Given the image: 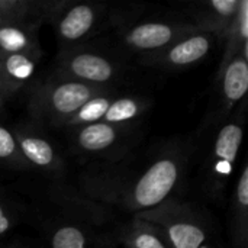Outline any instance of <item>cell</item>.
<instances>
[{"label":"cell","instance_id":"obj_15","mask_svg":"<svg viewBox=\"0 0 248 248\" xmlns=\"http://www.w3.org/2000/svg\"><path fill=\"white\" fill-rule=\"evenodd\" d=\"M230 238L234 248H248V164L244 161L230 202Z\"/></svg>","mask_w":248,"mask_h":248},{"label":"cell","instance_id":"obj_12","mask_svg":"<svg viewBox=\"0 0 248 248\" xmlns=\"http://www.w3.org/2000/svg\"><path fill=\"white\" fill-rule=\"evenodd\" d=\"M215 86L218 89L217 106L212 113L206 116L202 132L217 126L228 119L232 112L246 102L248 92V55L234 57L225 68L215 76Z\"/></svg>","mask_w":248,"mask_h":248},{"label":"cell","instance_id":"obj_14","mask_svg":"<svg viewBox=\"0 0 248 248\" xmlns=\"http://www.w3.org/2000/svg\"><path fill=\"white\" fill-rule=\"evenodd\" d=\"M42 55L0 54V94L7 102L32 78Z\"/></svg>","mask_w":248,"mask_h":248},{"label":"cell","instance_id":"obj_3","mask_svg":"<svg viewBox=\"0 0 248 248\" xmlns=\"http://www.w3.org/2000/svg\"><path fill=\"white\" fill-rule=\"evenodd\" d=\"M106 89L84 84L54 73L38 84L28 103L32 124L45 129H62L74 113Z\"/></svg>","mask_w":248,"mask_h":248},{"label":"cell","instance_id":"obj_1","mask_svg":"<svg viewBox=\"0 0 248 248\" xmlns=\"http://www.w3.org/2000/svg\"><path fill=\"white\" fill-rule=\"evenodd\" d=\"M134 153L116 163H94L80 176L76 192L110 214L129 217L179 198L193 153L192 141L174 138Z\"/></svg>","mask_w":248,"mask_h":248},{"label":"cell","instance_id":"obj_4","mask_svg":"<svg viewBox=\"0 0 248 248\" xmlns=\"http://www.w3.org/2000/svg\"><path fill=\"white\" fill-rule=\"evenodd\" d=\"M134 217L157 225L166 235L170 248H201L214 237L208 214L179 198Z\"/></svg>","mask_w":248,"mask_h":248},{"label":"cell","instance_id":"obj_18","mask_svg":"<svg viewBox=\"0 0 248 248\" xmlns=\"http://www.w3.org/2000/svg\"><path fill=\"white\" fill-rule=\"evenodd\" d=\"M0 54L42 55L36 31L12 22H0Z\"/></svg>","mask_w":248,"mask_h":248},{"label":"cell","instance_id":"obj_24","mask_svg":"<svg viewBox=\"0 0 248 248\" xmlns=\"http://www.w3.org/2000/svg\"><path fill=\"white\" fill-rule=\"evenodd\" d=\"M4 105H6V100H4V99L1 97V94H0V113L4 110Z\"/></svg>","mask_w":248,"mask_h":248},{"label":"cell","instance_id":"obj_13","mask_svg":"<svg viewBox=\"0 0 248 248\" xmlns=\"http://www.w3.org/2000/svg\"><path fill=\"white\" fill-rule=\"evenodd\" d=\"M240 1L241 0H209L187 3V20L201 31L215 33L219 42H222L232 25Z\"/></svg>","mask_w":248,"mask_h":248},{"label":"cell","instance_id":"obj_19","mask_svg":"<svg viewBox=\"0 0 248 248\" xmlns=\"http://www.w3.org/2000/svg\"><path fill=\"white\" fill-rule=\"evenodd\" d=\"M222 44H224V52H222L217 74H219L234 57L240 54L248 55V0L240 1L237 15Z\"/></svg>","mask_w":248,"mask_h":248},{"label":"cell","instance_id":"obj_25","mask_svg":"<svg viewBox=\"0 0 248 248\" xmlns=\"http://www.w3.org/2000/svg\"><path fill=\"white\" fill-rule=\"evenodd\" d=\"M0 248H16V247H12V246H0Z\"/></svg>","mask_w":248,"mask_h":248},{"label":"cell","instance_id":"obj_23","mask_svg":"<svg viewBox=\"0 0 248 248\" xmlns=\"http://www.w3.org/2000/svg\"><path fill=\"white\" fill-rule=\"evenodd\" d=\"M201 248H222V244L218 240H214V237H212V238H209Z\"/></svg>","mask_w":248,"mask_h":248},{"label":"cell","instance_id":"obj_10","mask_svg":"<svg viewBox=\"0 0 248 248\" xmlns=\"http://www.w3.org/2000/svg\"><path fill=\"white\" fill-rule=\"evenodd\" d=\"M217 44H219V38L215 33L196 29L179 38L167 48L141 57L140 62L145 67L161 71H183L203 61Z\"/></svg>","mask_w":248,"mask_h":248},{"label":"cell","instance_id":"obj_7","mask_svg":"<svg viewBox=\"0 0 248 248\" xmlns=\"http://www.w3.org/2000/svg\"><path fill=\"white\" fill-rule=\"evenodd\" d=\"M187 19H145L134 20L125 26L116 28L115 55L147 57L155 54L179 38L196 31Z\"/></svg>","mask_w":248,"mask_h":248},{"label":"cell","instance_id":"obj_20","mask_svg":"<svg viewBox=\"0 0 248 248\" xmlns=\"http://www.w3.org/2000/svg\"><path fill=\"white\" fill-rule=\"evenodd\" d=\"M119 93H121V87H112V89H106L102 93L96 94L94 97L87 100L74 113V116L65 124V126L62 129H71V128H77V126L100 122L103 115L106 113L108 108L110 106L112 100Z\"/></svg>","mask_w":248,"mask_h":248},{"label":"cell","instance_id":"obj_2","mask_svg":"<svg viewBox=\"0 0 248 248\" xmlns=\"http://www.w3.org/2000/svg\"><path fill=\"white\" fill-rule=\"evenodd\" d=\"M247 119V100L214 128L202 161V189L214 202H221L235 171Z\"/></svg>","mask_w":248,"mask_h":248},{"label":"cell","instance_id":"obj_5","mask_svg":"<svg viewBox=\"0 0 248 248\" xmlns=\"http://www.w3.org/2000/svg\"><path fill=\"white\" fill-rule=\"evenodd\" d=\"M68 134L70 150L74 155L97 161L96 164L116 163L132 153L138 144L140 128H122L105 122L89 124L71 129Z\"/></svg>","mask_w":248,"mask_h":248},{"label":"cell","instance_id":"obj_22","mask_svg":"<svg viewBox=\"0 0 248 248\" xmlns=\"http://www.w3.org/2000/svg\"><path fill=\"white\" fill-rule=\"evenodd\" d=\"M19 222L17 208L3 195H0V238L6 237Z\"/></svg>","mask_w":248,"mask_h":248},{"label":"cell","instance_id":"obj_21","mask_svg":"<svg viewBox=\"0 0 248 248\" xmlns=\"http://www.w3.org/2000/svg\"><path fill=\"white\" fill-rule=\"evenodd\" d=\"M0 169L13 171H31L28 163L22 157L13 129L0 124Z\"/></svg>","mask_w":248,"mask_h":248},{"label":"cell","instance_id":"obj_17","mask_svg":"<svg viewBox=\"0 0 248 248\" xmlns=\"http://www.w3.org/2000/svg\"><path fill=\"white\" fill-rule=\"evenodd\" d=\"M113 234L118 244L125 248H170L166 235L157 225L137 217L115 224Z\"/></svg>","mask_w":248,"mask_h":248},{"label":"cell","instance_id":"obj_6","mask_svg":"<svg viewBox=\"0 0 248 248\" xmlns=\"http://www.w3.org/2000/svg\"><path fill=\"white\" fill-rule=\"evenodd\" d=\"M126 71L124 58L83 45L60 52L54 73L94 87L112 89L121 87Z\"/></svg>","mask_w":248,"mask_h":248},{"label":"cell","instance_id":"obj_11","mask_svg":"<svg viewBox=\"0 0 248 248\" xmlns=\"http://www.w3.org/2000/svg\"><path fill=\"white\" fill-rule=\"evenodd\" d=\"M13 134L31 171L35 170L57 183L64 179L65 161L42 128L35 124H23L15 126Z\"/></svg>","mask_w":248,"mask_h":248},{"label":"cell","instance_id":"obj_9","mask_svg":"<svg viewBox=\"0 0 248 248\" xmlns=\"http://www.w3.org/2000/svg\"><path fill=\"white\" fill-rule=\"evenodd\" d=\"M48 248H116L112 230H103L81 217L67 214L48 222L45 228Z\"/></svg>","mask_w":248,"mask_h":248},{"label":"cell","instance_id":"obj_8","mask_svg":"<svg viewBox=\"0 0 248 248\" xmlns=\"http://www.w3.org/2000/svg\"><path fill=\"white\" fill-rule=\"evenodd\" d=\"M109 23V4L70 0L52 23L60 52L87 45V42Z\"/></svg>","mask_w":248,"mask_h":248},{"label":"cell","instance_id":"obj_16","mask_svg":"<svg viewBox=\"0 0 248 248\" xmlns=\"http://www.w3.org/2000/svg\"><path fill=\"white\" fill-rule=\"evenodd\" d=\"M151 106L153 100L145 94L121 92L112 100L100 122L122 128H140Z\"/></svg>","mask_w":248,"mask_h":248}]
</instances>
